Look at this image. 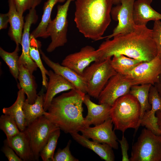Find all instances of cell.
Wrapping results in <instances>:
<instances>
[{
    "label": "cell",
    "mask_w": 161,
    "mask_h": 161,
    "mask_svg": "<svg viewBox=\"0 0 161 161\" xmlns=\"http://www.w3.org/2000/svg\"><path fill=\"white\" fill-rule=\"evenodd\" d=\"M112 38V40L106 39L97 49L99 53V61L123 55L147 62L153 59L157 55L152 29L146 26L136 25L133 31L119 34Z\"/></svg>",
    "instance_id": "obj_1"
},
{
    "label": "cell",
    "mask_w": 161,
    "mask_h": 161,
    "mask_svg": "<svg viewBox=\"0 0 161 161\" xmlns=\"http://www.w3.org/2000/svg\"><path fill=\"white\" fill-rule=\"evenodd\" d=\"M85 94L75 89L54 97L44 115L66 133L80 131L86 127L83 114Z\"/></svg>",
    "instance_id": "obj_2"
},
{
    "label": "cell",
    "mask_w": 161,
    "mask_h": 161,
    "mask_svg": "<svg viewBox=\"0 0 161 161\" xmlns=\"http://www.w3.org/2000/svg\"><path fill=\"white\" fill-rule=\"evenodd\" d=\"M74 21L79 31L95 41L104 38L111 22L113 0H75Z\"/></svg>",
    "instance_id": "obj_3"
},
{
    "label": "cell",
    "mask_w": 161,
    "mask_h": 161,
    "mask_svg": "<svg viewBox=\"0 0 161 161\" xmlns=\"http://www.w3.org/2000/svg\"><path fill=\"white\" fill-rule=\"evenodd\" d=\"M110 117L114 125V130L123 133L129 128L136 129L140 125V106L132 95L126 94L118 98L110 110Z\"/></svg>",
    "instance_id": "obj_4"
},
{
    "label": "cell",
    "mask_w": 161,
    "mask_h": 161,
    "mask_svg": "<svg viewBox=\"0 0 161 161\" xmlns=\"http://www.w3.org/2000/svg\"><path fill=\"white\" fill-rule=\"evenodd\" d=\"M111 59L94 62L84 70L82 76L90 96L98 99L109 79L117 73L111 65Z\"/></svg>",
    "instance_id": "obj_5"
},
{
    "label": "cell",
    "mask_w": 161,
    "mask_h": 161,
    "mask_svg": "<svg viewBox=\"0 0 161 161\" xmlns=\"http://www.w3.org/2000/svg\"><path fill=\"white\" fill-rule=\"evenodd\" d=\"M129 161H161V134L142 129L132 145Z\"/></svg>",
    "instance_id": "obj_6"
},
{
    "label": "cell",
    "mask_w": 161,
    "mask_h": 161,
    "mask_svg": "<svg viewBox=\"0 0 161 161\" xmlns=\"http://www.w3.org/2000/svg\"><path fill=\"white\" fill-rule=\"evenodd\" d=\"M59 128L45 115L38 118L27 127L34 160L38 161L41 151L52 133Z\"/></svg>",
    "instance_id": "obj_7"
},
{
    "label": "cell",
    "mask_w": 161,
    "mask_h": 161,
    "mask_svg": "<svg viewBox=\"0 0 161 161\" xmlns=\"http://www.w3.org/2000/svg\"><path fill=\"white\" fill-rule=\"evenodd\" d=\"M75 0H66L63 5L57 6L55 17L49 24L46 30L47 38L50 37L51 42L47 51L51 52L56 48L64 46L67 42L68 27L67 13L71 2Z\"/></svg>",
    "instance_id": "obj_8"
},
{
    "label": "cell",
    "mask_w": 161,
    "mask_h": 161,
    "mask_svg": "<svg viewBox=\"0 0 161 161\" xmlns=\"http://www.w3.org/2000/svg\"><path fill=\"white\" fill-rule=\"evenodd\" d=\"M161 75V58L157 55L152 60L142 62L126 75L133 86L143 84L154 85Z\"/></svg>",
    "instance_id": "obj_9"
},
{
    "label": "cell",
    "mask_w": 161,
    "mask_h": 161,
    "mask_svg": "<svg viewBox=\"0 0 161 161\" xmlns=\"http://www.w3.org/2000/svg\"><path fill=\"white\" fill-rule=\"evenodd\" d=\"M135 0H121L120 3L112 7L111 15L118 24L111 34L104 37L109 39L117 34L131 32L136 27L133 18V5Z\"/></svg>",
    "instance_id": "obj_10"
},
{
    "label": "cell",
    "mask_w": 161,
    "mask_h": 161,
    "mask_svg": "<svg viewBox=\"0 0 161 161\" xmlns=\"http://www.w3.org/2000/svg\"><path fill=\"white\" fill-rule=\"evenodd\" d=\"M132 86V81L126 75L117 73L109 79L100 93L99 104L112 106L119 97L129 93Z\"/></svg>",
    "instance_id": "obj_11"
},
{
    "label": "cell",
    "mask_w": 161,
    "mask_h": 161,
    "mask_svg": "<svg viewBox=\"0 0 161 161\" xmlns=\"http://www.w3.org/2000/svg\"><path fill=\"white\" fill-rule=\"evenodd\" d=\"M99 53L97 49L87 45L78 52L66 56L61 65L68 67L82 75L84 69L93 62L98 61Z\"/></svg>",
    "instance_id": "obj_12"
},
{
    "label": "cell",
    "mask_w": 161,
    "mask_h": 161,
    "mask_svg": "<svg viewBox=\"0 0 161 161\" xmlns=\"http://www.w3.org/2000/svg\"><path fill=\"white\" fill-rule=\"evenodd\" d=\"M113 123L110 117L102 123L93 127H85L80 131L86 137L100 143H106L112 148H118L117 138L112 129Z\"/></svg>",
    "instance_id": "obj_13"
},
{
    "label": "cell",
    "mask_w": 161,
    "mask_h": 161,
    "mask_svg": "<svg viewBox=\"0 0 161 161\" xmlns=\"http://www.w3.org/2000/svg\"><path fill=\"white\" fill-rule=\"evenodd\" d=\"M38 16L35 8L29 10L25 18V22L21 38V44L22 53L19 57L18 63L22 64L32 74L38 67L31 58L30 53V30L32 25L36 22Z\"/></svg>",
    "instance_id": "obj_14"
},
{
    "label": "cell",
    "mask_w": 161,
    "mask_h": 161,
    "mask_svg": "<svg viewBox=\"0 0 161 161\" xmlns=\"http://www.w3.org/2000/svg\"><path fill=\"white\" fill-rule=\"evenodd\" d=\"M148 101L151 109L144 113L140 120V125L151 131L156 134H161V131L157 124L156 112L161 111V97L154 85H151L148 95Z\"/></svg>",
    "instance_id": "obj_15"
},
{
    "label": "cell",
    "mask_w": 161,
    "mask_h": 161,
    "mask_svg": "<svg viewBox=\"0 0 161 161\" xmlns=\"http://www.w3.org/2000/svg\"><path fill=\"white\" fill-rule=\"evenodd\" d=\"M49 80L46 91L44 94V108L47 112L51 103L57 94L62 92L75 89L71 83L53 71H49Z\"/></svg>",
    "instance_id": "obj_16"
},
{
    "label": "cell",
    "mask_w": 161,
    "mask_h": 161,
    "mask_svg": "<svg viewBox=\"0 0 161 161\" xmlns=\"http://www.w3.org/2000/svg\"><path fill=\"white\" fill-rule=\"evenodd\" d=\"M39 51L43 60L55 73L61 76L71 83L75 89L86 94L87 93L85 82L82 75L71 68L51 60L42 52L40 47Z\"/></svg>",
    "instance_id": "obj_17"
},
{
    "label": "cell",
    "mask_w": 161,
    "mask_h": 161,
    "mask_svg": "<svg viewBox=\"0 0 161 161\" xmlns=\"http://www.w3.org/2000/svg\"><path fill=\"white\" fill-rule=\"evenodd\" d=\"M83 103L86 106L87 114L84 118L86 127L100 124L110 117L111 106L105 103L96 104L92 101L89 95L85 94Z\"/></svg>",
    "instance_id": "obj_18"
},
{
    "label": "cell",
    "mask_w": 161,
    "mask_h": 161,
    "mask_svg": "<svg viewBox=\"0 0 161 161\" xmlns=\"http://www.w3.org/2000/svg\"><path fill=\"white\" fill-rule=\"evenodd\" d=\"M152 0H136L133 8V18L136 25L146 26L149 21L161 20V14L151 6Z\"/></svg>",
    "instance_id": "obj_19"
},
{
    "label": "cell",
    "mask_w": 161,
    "mask_h": 161,
    "mask_svg": "<svg viewBox=\"0 0 161 161\" xmlns=\"http://www.w3.org/2000/svg\"><path fill=\"white\" fill-rule=\"evenodd\" d=\"M4 143L11 147L23 161L34 160L29 138L25 130L7 138Z\"/></svg>",
    "instance_id": "obj_20"
},
{
    "label": "cell",
    "mask_w": 161,
    "mask_h": 161,
    "mask_svg": "<svg viewBox=\"0 0 161 161\" xmlns=\"http://www.w3.org/2000/svg\"><path fill=\"white\" fill-rule=\"evenodd\" d=\"M72 137L77 143L83 146L89 148L98 155L102 159L106 161H114L115 156L112 148L105 143L90 141L78 132L70 134Z\"/></svg>",
    "instance_id": "obj_21"
},
{
    "label": "cell",
    "mask_w": 161,
    "mask_h": 161,
    "mask_svg": "<svg viewBox=\"0 0 161 161\" xmlns=\"http://www.w3.org/2000/svg\"><path fill=\"white\" fill-rule=\"evenodd\" d=\"M9 10L7 13L10 27L8 34L13 41L16 46L21 44L24 25L23 16L19 14L12 0H8Z\"/></svg>",
    "instance_id": "obj_22"
},
{
    "label": "cell",
    "mask_w": 161,
    "mask_h": 161,
    "mask_svg": "<svg viewBox=\"0 0 161 161\" xmlns=\"http://www.w3.org/2000/svg\"><path fill=\"white\" fill-rule=\"evenodd\" d=\"M18 89H22L27 96V99L31 104L34 103L37 96V84L35 78L29 70L22 64L18 63Z\"/></svg>",
    "instance_id": "obj_23"
},
{
    "label": "cell",
    "mask_w": 161,
    "mask_h": 161,
    "mask_svg": "<svg viewBox=\"0 0 161 161\" xmlns=\"http://www.w3.org/2000/svg\"><path fill=\"white\" fill-rule=\"evenodd\" d=\"M19 89L15 103L9 107L4 108L2 112L4 114L11 116L15 121L20 131H23L27 127L23 110V105L25 100V93L22 89Z\"/></svg>",
    "instance_id": "obj_24"
},
{
    "label": "cell",
    "mask_w": 161,
    "mask_h": 161,
    "mask_svg": "<svg viewBox=\"0 0 161 161\" xmlns=\"http://www.w3.org/2000/svg\"><path fill=\"white\" fill-rule=\"evenodd\" d=\"M44 94L41 92L38 94L34 103L30 104L27 99L24 102L23 110L27 127L40 117L44 115Z\"/></svg>",
    "instance_id": "obj_25"
},
{
    "label": "cell",
    "mask_w": 161,
    "mask_h": 161,
    "mask_svg": "<svg viewBox=\"0 0 161 161\" xmlns=\"http://www.w3.org/2000/svg\"><path fill=\"white\" fill-rule=\"evenodd\" d=\"M59 0H47L43 8V13L41 21L37 27L32 32L31 35L36 38L39 37L47 38L46 30L51 21V16L52 9Z\"/></svg>",
    "instance_id": "obj_26"
},
{
    "label": "cell",
    "mask_w": 161,
    "mask_h": 161,
    "mask_svg": "<svg viewBox=\"0 0 161 161\" xmlns=\"http://www.w3.org/2000/svg\"><path fill=\"white\" fill-rule=\"evenodd\" d=\"M142 62L123 55L113 56L111 61L112 67L117 73L125 75Z\"/></svg>",
    "instance_id": "obj_27"
},
{
    "label": "cell",
    "mask_w": 161,
    "mask_h": 161,
    "mask_svg": "<svg viewBox=\"0 0 161 161\" xmlns=\"http://www.w3.org/2000/svg\"><path fill=\"white\" fill-rule=\"evenodd\" d=\"M151 85L150 84L133 85L131 87L129 92L140 103L141 119L145 112L150 110L151 107L148 101L149 92Z\"/></svg>",
    "instance_id": "obj_28"
},
{
    "label": "cell",
    "mask_w": 161,
    "mask_h": 161,
    "mask_svg": "<svg viewBox=\"0 0 161 161\" xmlns=\"http://www.w3.org/2000/svg\"><path fill=\"white\" fill-rule=\"evenodd\" d=\"M41 46V44L39 41L30 35V56L40 69L42 75V85L46 88L48 82L47 75H48L49 71L44 67L41 59L39 51V48Z\"/></svg>",
    "instance_id": "obj_29"
},
{
    "label": "cell",
    "mask_w": 161,
    "mask_h": 161,
    "mask_svg": "<svg viewBox=\"0 0 161 161\" xmlns=\"http://www.w3.org/2000/svg\"><path fill=\"white\" fill-rule=\"evenodd\" d=\"M19 47L16 46L14 51L8 52L0 48V56L8 66L10 72L15 79H18L19 74L18 52Z\"/></svg>",
    "instance_id": "obj_30"
},
{
    "label": "cell",
    "mask_w": 161,
    "mask_h": 161,
    "mask_svg": "<svg viewBox=\"0 0 161 161\" xmlns=\"http://www.w3.org/2000/svg\"><path fill=\"white\" fill-rule=\"evenodd\" d=\"M60 130L58 128L52 133L41 151L40 156L43 161H53L55 151L60 134Z\"/></svg>",
    "instance_id": "obj_31"
},
{
    "label": "cell",
    "mask_w": 161,
    "mask_h": 161,
    "mask_svg": "<svg viewBox=\"0 0 161 161\" xmlns=\"http://www.w3.org/2000/svg\"><path fill=\"white\" fill-rule=\"evenodd\" d=\"M0 129L7 138L13 136L20 131L14 119L10 116L4 114L0 117Z\"/></svg>",
    "instance_id": "obj_32"
},
{
    "label": "cell",
    "mask_w": 161,
    "mask_h": 161,
    "mask_svg": "<svg viewBox=\"0 0 161 161\" xmlns=\"http://www.w3.org/2000/svg\"><path fill=\"white\" fill-rule=\"evenodd\" d=\"M18 13L23 16L24 13L35 8L41 2V0H12Z\"/></svg>",
    "instance_id": "obj_33"
},
{
    "label": "cell",
    "mask_w": 161,
    "mask_h": 161,
    "mask_svg": "<svg viewBox=\"0 0 161 161\" xmlns=\"http://www.w3.org/2000/svg\"><path fill=\"white\" fill-rule=\"evenodd\" d=\"M71 143L69 140L67 144L64 148H58L54 154L53 161H78L77 159L74 157L71 154L69 149Z\"/></svg>",
    "instance_id": "obj_34"
},
{
    "label": "cell",
    "mask_w": 161,
    "mask_h": 161,
    "mask_svg": "<svg viewBox=\"0 0 161 161\" xmlns=\"http://www.w3.org/2000/svg\"><path fill=\"white\" fill-rule=\"evenodd\" d=\"M152 30V37L155 43L157 55L161 58V21L160 20L154 21Z\"/></svg>",
    "instance_id": "obj_35"
},
{
    "label": "cell",
    "mask_w": 161,
    "mask_h": 161,
    "mask_svg": "<svg viewBox=\"0 0 161 161\" xmlns=\"http://www.w3.org/2000/svg\"><path fill=\"white\" fill-rule=\"evenodd\" d=\"M2 151L9 161H22L14 150L10 146L4 143Z\"/></svg>",
    "instance_id": "obj_36"
},
{
    "label": "cell",
    "mask_w": 161,
    "mask_h": 161,
    "mask_svg": "<svg viewBox=\"0 0 161 161\" xmlns=\"http://www.w3.org/2000/svg\"><path fill=\"white\" fill-rule=\"evenodd\" d=\"M120 143L121 150L122 161H129V158L128 154V151L129 149V145L126 138L123 134L122 139L117 140Z\"/></svg>",
    "instance_id": "obj_37"
},
{
    "label": "cell",
    "mask_w": 161,
    "mask_h": 161,
    "mask_svg": "<svg viewBox=\"0 0 161 161\" xmlns=\"http://www.w3.org/2000/svg\"><path fill=\"white\" fill-rule=\"evenodd\" d=\"M8 23H9V18L8 13H0V30L7 28Z\"/></svg>",
    "instance_id": "obj_38"
},
{
    "label": "cell",
    "mask_w": 161,
    "mask_h": 161,
    "mask_svg": "<svg viewBox=\"0 0 161 161\" xmlns=\"http://www.w3.org/2000/svg\"><path fill=\"white\" fill-rule=\"evenodd\" d=\"M157 119V124L159 129L161 131V111L158 110L156 112Z\"/></svg>",
    "instance_id": "obj_39"
},
{
    "label": "cell",
    "mask_w": 161,
    "mask_h": 161,
    "mask_svg": "<svg viewBox=\"0 0 161 161\" xmlns=\"http://www.w3.org/2000/svg\"><path fill=\"white\" fill-rule=\"evenodd\" d=\"M154 86L156 87L161 97V75H160L158 81L155 84Z\"/></svg>",
    "instance_id": "obj_40"
},
{
    "label": "cell",
    "mask_w": 161,
    "mask_h": 161,
    "mask_svg": "<svg viewBox=\"0 0 161 161\" xmlns=\"http://www.w3.org/2000/svg\"><path fill=\"white\" fill-rule=\"evenodd\" d=\"M121 0H113V4L114 5H117L120 3Z\"/></svg>",
    "instance_id": "obj_41"
},
{
    "label": "cell",
    "mask_w": 161,
    "mask_h": 161,
    "mask_svg": "<svg viewBox=\"0 0 161 161\" xmlns=\"http://www.w3.org/2000/svg\"><path fill=\"white\" fill-rule=\"evenodd\" d=\"M66 0H59L58 2H63L65 1Z\"/></svg>",
    "instance_id": "obj_42"
}]
</instances>
